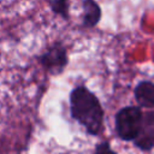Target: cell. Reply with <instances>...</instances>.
<instances>
[{
    "instance_id": "obj_1",
    "label": "cell",
    "mask_w": 154,
    "mask_h": 154,
    "mask_svg": "<svg viewBox=\"0 0 154 154\" xmlns=\"http://www.w3.org/2000/svg\"><path fill=\"white\" fill-rule=\"evenodd\" d=\"M71 118L90 136H99L103 131L105 111L99 97L85 85L77 84L69 96Z\"/></svg>"
},
{
    "instance_id": "obj_2",
    "label": "cell",
    "mask_w": 154,
    "mask_h": 154,
    "mask_svg": "<svg viewBox=\"0 0 154 154\" xmlns=\"http://www.w3.org/2000/svg\"><path fill=\"white\" fill-rule=\"evenodd\" d=\"M143 120V109L140 106L122 107L114 116V130L119 140L134 142Z\"/></svg>"
},
{
    "instance_id": "obj_3",
    "label": "cell",
    "mask_w": 154,
    "mask_h": 154,
    "mask_svg": "<svg viewBox=\"0 0 154 154\" xmlns=\"http://www.w3.org/2000/svg\"><path fill=\"white\" fill-rule=\"evenodd\" d=\"M38 63L49 75H60L69 64L67 48L63 43L55 42L38 55Z\"/></svg>"
},
{
    "instance_id": "obj_4",
    "label": "cell",
    "mask_w": 154,
    "mask_h": 154,
    "mask_svg": "<svg viewBox=\"0 0 154 154\" xmlns=\"http://www.w3.org/2000/svg\"><path fill=\"white\" fill-rule=\"evenodd\" d=\"M134 146L141 152L148 153L154 148V111H143V120L141 130L132 142Z\"/></svg>"
},
{
    "instance_id": "obj_5",
    "label": "cell",
    "mask_w": 154,
    "mask_h": 154,
    "mask_svg": "<svg viewBox=\"0 0 154 154\" xmlns=\"http://www.w3.org/2000/svg\"><path fill=\"white\" fill-rule=\"evenodd\" d=\"M134 96L142 109H154V83L152 81H141L134 89Z\"/></svg>"
},
{
    "instance_id": "obj_6",
    "label": "cell",
    "mask_w": 154,
    "mask_h": 154,
    "mask_svg": "<svg viewBox=\"0 0 154 154\" xmlns=\"http://www.w3.org/2000/svg\"><path fill=\"white\" fill-rule=\"evenodd\" d=\"M82 25L85 29L95 28L102 17V11L96 0H83L82 1Z\"/></svg>"
},
{
    "instance_id": "obj_7",
    "label": "cell",
    "mask_w": 154,
    "mask_h": 154,
    "mask_svg": "<svg viewBox=\"0 0 154 154\" xmlns=\"http://www.w3.org/2000/svg\"><path fill=\"white\" fill-rule=\"evenodd\" d=\"M49 7L53 13L63 19L70 18V0H49Z\"/></svg>"
},
{
    "instance_id": "obj_8",
    "label": "cell",
    "mask_w": 154,
    "mask_h": 154,
    "mask_svg": "<svg viewBox=\"0 0 154 154\" xmlns=\"http://www.w3.org/2000/svg\"><path fill=\"white\" fill-rule=\"evenodd\" d=\"M94 154H118V153L113 150L108 141H101L95 146Z\"/></svg>"
}]
</instances>
